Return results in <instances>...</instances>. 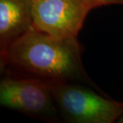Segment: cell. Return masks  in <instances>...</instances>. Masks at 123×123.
Listing matches in <instances>:
<instances>
[{"instance_id": "cell-1", "label": "cell", "mask_w": 123, "mask_h": 123, "mask_svg": "<svg viewBox=\"0 0 123 123\" xmlns=\"http://www.w3.org/2000/svg\"><path fill=\"white\" fill-rule=\"evenodd\" d=\"M9 66L49 82L83 76L78 38H54L32 25L6 51Z\"/></svg>"}, {"instance_id": "cell-2", "label": "cell", "mask_w": 123, "mask_h": 123, "mask_svg": "<svg viewBox=\"0 0 123 123\" xmlns=\"http://www.w3.org/2000/svg\"><path fill=\"white\" fill-rule=\"evenodd\" d=\"M55 104L72 123H113L123 114V103L67 82H50Z\"/></svg>"}, {"instance_id": "cell-3", "label": "cell", "mask_w": 123, "mask_h": 123, "mask_svg": "<svg viewBox=\"0 0 123 123\" xmlns=\"http://www.w3.org/2000/svg\"><path fill=\"white\" fill-rule=\"evenodd\" d=\"M55 104L50 82L33 77L0 78V107L52 119L56 115Z\"/></svg>"}, {"instance_id": "cell-4", "label": "cell", "mask_w": 123, "mask_h": 123, "mask_svg": "<svg viewBox=\"0 0 123 123\" xmlns=\"http://www.w3.org/2000/svg\"><path fill=\"white\" fill-rule=\"evenodd\" d=\"M90 11L81 0H33L32 25L54 38H78Z\"/></svg>"}, {"instance_id": "cell-5", "label": "cell", "mask_w": 123, "mask_h": 123, "mask_svg": "<svg viewBox=\"0 0 123 123\" xmlns=\"http://www.w3.org/2000/svg\"><path fill=\"white\" fill-rule=\"evenodd\" d=\"M33 0H0V50L8 47L32 26Z\"/></svg>"}, {"instance_id": "cell-6", "label": "cell", "mask_w": 123, "mask_h": 123, "mask_svg": "<svg viewBox=\"0 0 123 123\" xmlns=\"http://www.w3.org/2000/svg\"><path fill=\"white\" fill-rule=\"evenodd\" d=\"M87 7L93 10L102 6H108L113 4H122L123 0H81Z\"/></svg>"}, {"instance_id": "cell-7", "label": "cell", "mask_w": 123, "mask_h": 123, "mask_svg": "<svg viewBox=\"0 0 123 123\" xmlns=\"http://www.w3.org/2000/svg\"><path fill=\"white\" fill-rule=\"evenodd\" d=\"M8 66L9 62L6 51L0 50V78L3 77V75L6 73Z\"/></svg>"}, {"instance_id": "cell-8", "label": "cell", "mask_w": 123, "mask_h": 123, "mask_svg": "<svg viewBox=\"0 0 123 123\" xmlns=\"http://www.w3.org/2000/svg\"><path fill=\"white\" fill-rule=\"evenodd\" d=\"M117 122H118V123H123V114L121 116V117L117 120Z\"/></svg>"}]
</instances>
